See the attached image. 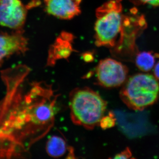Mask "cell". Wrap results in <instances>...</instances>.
Listing matches in <instances>:
<instances>
[{
    "instance_id": "9",
    "label": "cell",
    "mask_w": 159,
    "mask_h": 159,
    "mask_svg": "<svg viewBox=\"0 0 159 159\" xmlns=\"http://www.w3.org/2000/svg\"><path fill=\"white\" fill-rule=\"evenodd\" d=\"M74 36L67 32H61L54 43L50 47L47 60V66H53L57 61L67 59L74 51L72 47Z\"/></svg>"
},
{
    "instance_id": "17",
    "label": "cell",
    "mask_w": 159,
    "mask_h": 159,
    "mask_svg": "<svg viewBox=\"0 0 159 159\" xmlns=\"http://www.w3.org/2000/svg\"><path fill=\"white\" fill-rule=\"evenodd\" d=\"M116 1H118V2H121L122 0H116Z\"/></svg>"
},
{
    "instance_id": "3",
    "label": "cell",
    "mask_w": 159,
    "mask_h": 159,
    "mask_svg": "<svg viewBox=\"0 0 159 159\" xmlns=\"http://www.w3.org/2000/svg\"><path fill=\"white\" fill-rule=\"evenodd\" d=\"M95 25L97 47L113 48L124 31L126 17L122 13L121 2L111 0L97 8Z\"/></svg>"
},
{
    "instance_id": "12",
    "label": "cell",
    "mask_w": 159,
    "mask_h": 159,
    "mask_svg": "<svg viewBox=\"0 0 159 159\" xmlns=\"http://www.w3.org/2000/svg\"><path fill=\"white\" fill-rule=\"evenodd\" d=\"M116 119L114 114L109 113L107 116H104L100 120L99 125L103 129L111 128L116 124Z\"/></svg>"
},
{
    "instance_id": "2",
    "label": "cell",
    "mask_w": 159,
    "mask_h": 159,
    "mask_svg": "<svg viewBox=\"0 0 159 159\" xmlns=\"http://www.w3.org/2000/svg\"><path fill=\"white\" fill-rule=\"evenodd\" d=\"M69 107L72 122L91 130L99 125L104 116L107 103L92 89L78 88L70 93Z\"/></svg>"
},
{
    "instance_id": "16",
    "label": "cell",
    "mask_w": 159,
    "mask_h": 159,
    "mask_svg": "<svg viewBox=\"0 0 159 159\" xmlns=\"http://www.w3.org/2000/svg\"><path fill=\"white\" fill-rule=\"evenodd\" d=\"M83 58L84 60L87 62H90L93 60V56L91 54H85L83 55Z\"/></svg>"
},
{
    "instance_id": "11",
    "label": "cell",
    "mask_w": 159,
    "mask_h": 159,
    "mask_svg": "<svg viewBox=\"0 0 159 159\" xmlns=\"http://www.w3.org/2000/svg\"><path fill=\"white\" fill-rule=\"evenodd\" d=\"M155 63V56L152 52L143 51L137 54L135 63L137 67L143 72H148L153 68Z\"/></svg>"
},
{
    "instance_id": "5",
    "label": "cell",
    "mask_w": 159,
    "mask_h": 159,
    "mask_svg": "<svg viewBox=\"0 0 159 159\" xmlns=\"http://www.w3.org/2000/svg\"><path fill=\"white\" fill-rule=\"evenodd\" d=\"M128 74L126 66L111 58L100 61L96 69L97 84L107 88L123 84L127 79Z\"/></svg>"
},
{
    "instance_id": "4",
    "label": "cell",
    "mask_w": 159,
    "mask_h": 159,
    "mask_svg": "<svg viewBox=\"0 0 159 159\" xmlns=\"http://www.w3.org/2000/svg\"><path fill=\"white\" fill-rule=\"evenodd\" d=\"M120 97L129 108L143 110L159 99L158 80L150 74H135L123 84Z\"/></svg>"
},
{
    "instance_id": "8",
    "label": "cell",
    "mask_w": 159,
    "mask_h": 159,
    "mask_svg": "<svg viewBox=\"0 0 159 159\" xmlns=\"http://www.w3.org/2000/svg\"><path fill=\"white\" fill-rule=\"evenodd\" d=\"M82 0H44L46 11L58 18L70 20L81 13Z\"/></svg>"
},
{
    "instance_id": "10",
    "label": "cell",
    "mask_w": 159,
    "mask_h": 159,
    "mask_svg": "<svg viewBox=\"0 0 159 159\" xmlns=\"http://www.w3.org/2000/svg\"><path fill=\"white\" fill-rule=\"evenodd\" d=\"M73 148L69 147L63 138L53 136L48 140L46 144V151L50 157L59 158L70 151Z\"/></svg>"
},
{
    "instance_id": "15",
    "label": "cell",
    "mask_w": 159,
    "mask_h": 159,
    "mask_svg": "<svg viewBox=\"0 0 159 159\" xmlns=\"http://www.w3.org/2000/svg\"><path fill=\"white\" fill-rule=\"evenodd\" d=\"M153 72L155 77L159 80V61L155 66Z\"/></svg>"
},
{
    "instance_id": "14",
    "label": "cell",
    "mask_w": 159,
    "mask_h": 159,
    "mask_svg": "<svg viewBox=\"0 0 159 159\" xmlns=\"http://www.w3.org/2000/svg\"><path fill=\"white\" fill-rule=\"evenodd\" d=\"M139 2L153 6H159V0H138Z\"/></svg>"
},
{
    "instance_id": "1",
    "label": "cell",
    "mask_w": 159,
    "mask_h": 159,
    "mask_svg": "<svg viewBox=\"0 0 159 159\" xmlns=\"http://www.w3.org/2000/svg\"><path fill=\"white\" fill-rule=\"evenodd\" d=\"M26 79L16 80L7 88L0 115L6 134L29 151L54 126L58 95L44 81L26 86Z\"/></svg>"
},
{
    "instance_id": "13",
    "label": "cell",
    "mask_w": 159,
    "mask_h": 159,
    "mask_svg": "<svg viewBox=\"0 0 159 159\" xmlns=\"http://www.w3.org/2000/svg\"><path fill=\"white\" fill-rule=\"evenodd\" d=\"M132 156L131 152L129 148H126L125 150L117 154L114 159H129Z\"/></svg>"
},
{
    "instance_id": "7",
    "label": "cell",
    "mask_w": 159,
    "mask_h": 159,
    "mask_svg": "<svg viewBox=\"0 0 159 159\" xmlns=\"http://www.w3.org/2000/svg\"><path fill=\"white\" fill-rule=\"evenodd\" d=\"M23 34L22 30L0 34V66L11 55L24 54L28 51V40Z\"/></svg>"
},
{
    "instance_id": "6",
    "label": "cell",
    "mask_w": 159,
    "mask_h": 159,
    "mask_svg": "<svg viewBox=\"0 0 159 159\" xmlns=\"http://www.w3.org/2000/svg\"><path fill=\"white\" fill-rule=\"evenodd\" d=\"M28 9L20 0H0V25L22 31Z\"/></svg>"
}]
</instances>
